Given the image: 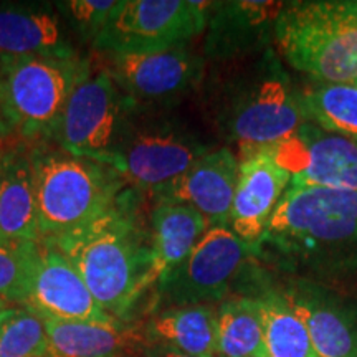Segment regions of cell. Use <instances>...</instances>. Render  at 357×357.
Segmentation results:
<instances>
[{
    "label": "cell",
    "mask_w": 357,
    "mask_h": 357,
    "mask_svg": "<svg viewBox=\"0 0 357 357\" xmlns=\"http://www.w3.org/2000/svg\"><path fill=\"white\" fill-rule=\"evenodd\" d=\"M45 242L73 263L101 310L116 321L132 323L137 305L158 284L149 217L142 212V192L131 185L84 225Z\"/></svg>",
    "instance_id": "cell-1"
},
{
    "label": "cell",
    "mask_w": 357,
    "mask_h": 357,
    "mask_svg": "<svg viewBox=\"0 0 357 357\" xmlns=\"http://www.w3.org/2000/svg\"><path fill=\"white\" fill-rule=\"evenodd\" d=\"M263 247L321 271L357 266V190L289 185L257 252Z\"/></svg>",
    "instance_id": "cell-2"
},
{
    "label": "cell",
    "mask_w": 357,
    "mask_h": 357,
    "mask_svg": "<svg viewBox=\"0 0 357 357\" xmlns=\"http://www.w3.org/2000/svg\"><path fill=\"white\" fill-rule=\"evenodd\" d=\"M40 238L68 235L95 218L128 187L114 169L78 158L50 141L29 144Z\"/></svg>",
    "instance_id": "cell-3"
},
{
    "label": "cell",
    "mask_w": 357,
    "mask_h": 357,
    "mask_svg": "<svg viewBox=\"0 0 357 357\" xmlns=\"http://www.w3.org/2000/svg\"><path fill=\"white\" fill-rule=\"evenodd\" d=\"M273 33L294 70L323 84L357 86V0L283 3Z\"/></svg>",
    "instance_id": "cell-4"
},
{
    "label": "cell",
    "mask_w": 357,
    "mask_h": 357,
    "mask_svg": "<svg viewBox=\"0 0 357 357\" xmlns=\"http://www.w3.org/2000/svg\"><path fill=\"white\" fill-rule=\"evenodd\" d=\"M212 100L213 121L238 149L276 146L310 121L303 95L294 91L276 58H261L252 77L231 78Z\"/></svg>",
    "instance_id": "cell-5"
},
{
    "label": "cell",
    "mask_w": 357,
    "mask_h": 357,
    "mask_svg": "<svg viewBox=\"0 0 357 357\" xmlns=\"http://www.w3.org/2000/svg\"><path fill=\"white\" fill-rule=\"evenodd\" d=\"M89 56H0V118L12 136L52 141L73 89L91 73Z\"/></svg>",
    "instance_id": "cell-6"
},
{
    "label": "cell",
    "mask_w": 357,
    "mask_h": 357,
    "mask_svg": "<svg viewBox=\"0 0 357 357\" xmlns=\"http://www.w3.org/2000/svg\"><path fill=\"white\" fill-rule=\"evenodd\" d=\"M208 151L212 147L181 119L164 111L136 109L106 166L128 185L154 194L189 171Z\"/></svg>",
    "instance_id": "cell-7"
},
{
    "label": "cell",
    "mask_w": 357,
    "mask_h": 357,
    "mask_svg": "<svg viewBox=\"0 0 357 357\" xmlns=\"http://www.w3.org/2000/svg\"><path fill=\"white\" fill-rule=\"evenodd\" d=\"M211 7L199 0H118L91 48L128 55L184 47L205 32Z\"/></svg>",
    "instance_id": "cell-8"
},
{
    "label": "cell",
    "mask_w": 357,
    "mask_h": 357,
    "mask_svg": "<svg viewBox=\"0 0 357 357\" xmlns=\"http://www.w3.org/2000/svg\"><path fill=\"white\" fill-rule=\"evenodd\" d=\"M136 108L105 66L78 84L66 102L52 141L66 153L106 164Z\"/></svg>",
    "instance_id": "cell-9"
},
{
    "label": "cell",
    "mask_w": 357,
    "mask_h": 357,
    "mask_svg": "<svg viewBox=\"0 0 357 357\" xmlns=\"http://www.w3.org/2000/svg\"><path fill=\"white\" fill-rule=\"evenodd\" d=\"M255 252L257 248L236 236L230 227H211L189 257L155 284L153 312L225 301Z\"/></svg>",
    "instance_id": "cell-10"
},
{
    "label": "cell",
    "mask_w": 357,
    "mask_h": 357,
    "mask_svg": "<svg viewBox=\"0 0 357 357\" xmlns=\"http://www.w3.org/2000/svg\"><path fill=\"white\" fill-rule=\"evenodd\" d=\"M102 66L137 111L171 109L200 86L205 73L204 56L189 45L153 53L105 55Z\"/></svg>",
    "instance_id": "cell-11"
},
{
    "label": "cell",
    "mask_w": 357,
    "mask_h": 357,
    "mask_svg": "<svg viewBox=\"0 0 357 357\" xmlns=\"http://www.w3.org/2000/svg\"><path fill=\"white\" fill-rule=\"evenodd\" d=\"M42 319L111 323L84 284L82 275L55 245L40 240L30 265L24 305Z\"/></svg>",
    "instance_id": "cell-12"
},
{
    "label": "cell",
    "mask_w": 357,
    "mask_h": 357,
    "mask_svg": "<svg viewBox=\"0 0 357 357\" xmlns=\"http://www.w3.org/2000/svg\"><path fill=\"white\" fill-rule=\"evenodd\" d=\"M273 147L291 172L296 187L357 190V142L307 121L300 131Z\"/></svg>",
    "instance_id": "cell-13"
},
{
    "label": "cell",
    "mask_w": 357,
    "mask_h": 357,
    "mask_svg": "<svg viewBox=\"0 0 357 357\" xmlns=\"http://www.w3.org/2000/svg\"><path fill=\"white\" fill-rule=\"evenodd\" d=\"M238 160V182L229 227L243 242L257 248L291 184V172L280 162L271 146L240 149Z\"/></svg>",
    "instance_id": "cell-14"
},
{
    "label": "cell",
    "mask_w": 357,
    "mask_h": 357,
    "mask_svg": "<svg viewBox=\"0 0 357 357\" xmlns=\"http://www.w3.org/2000/svg\"><path fill=\"white\" fill-rule=\"evenodd\" d=\"M240 160L230 147L208 151L171 184L155 190V202H177L195 208L211 227H229L238 182Z\"/></svg>",
    "instance_id": "cell-15"
},
{
    "label": "cell",
    "mask_w": 357,
    "mask_h": 357,
    "mask_svg": "<svg viewBox=\"0 0 357 357\" xmlns=\"http://www.w3.org/2000/svg\"><path fill=\"white\" fill-rule=\"evenodd\" d=\"M55 2H0V56H78Z\"/></svg>",
    "instance_id": "cell-16"
},
{
    "label": "cell",
    "mask_w": 357,
    "mask_h": 357,
    "mask_svg": "<svg viewBox=\"0 0 357 357\" xmlns=\"http://www.w3.org/2000/svg\"><path fill=\"white\" fill-rule=\"evenodd\" d=\"M305 323L318 357H357V307L318 284L296 281L283 291Z\"/></svg>",
    "instance_id": "cell-17"
},
{
    "label": "cell",
    "mask_w": 357,
    "mask_h": 357,
    "mask_svg": "<svg viewBox=\"0 0 357 357\" xmlns=\"http://www.w3.org/2000/svg\"><path fill=\"white\" fill-rule=\"evenodd\" d=\"M283 7L276 2H212L204 55L213 61L245 55L261 47Z\"/></svg>",
    "instance_id": "cell-18"
},
{
    "label": "cell",
    "mask_w": 357,
    "mask_h": 357,
    "mask_svg": "<svg viewBox=\"0 0 357 357\" xmlns=\"http://www.w3.org/2000/svg\"><path fill=\"white\" fill-rule=\"evenodd\" d=\"M0 238L42 240L26 142L0 147Z\"/></svg>",
    "instance_id": "cell-19"
},
{
    "label": "cell",
    "mask_w": 357,
    "mask_h": 357,
    "mask_svg": "<svg viewBox=\"0 0 357 357\" xmlns=\"http://www.w3.org/2000/svg\"><path fill=\"white\" fill-rule=\"evenodd\" d=\"M47 357H132L144 347L142 331L132 323H82L43 319Z\"/></svg>",
    "instance_id": "cell-20"
},
{
    "label": "cell",
    "mask_w": 357,
    "mask_h": 357,
    "mask_svg": "<svg viewBox=\"0 0 357 357\" xmlns=\"http://www.w3.org/2000/svg\"><path fill=\"white\" fill-rule=\"evenodd\" d=\"M215 307L176 306L154 311L142 329L144 344H162L192 357H217Z\"/></svg>",
    "instance_id": "cell-21"
},
{
    "label": "cell",
    "mask_w": 357,
    "mask_h": 357,
    "mask_svg": "<svg viewBox=\"0 0 357 357\" xmlns=\"http://www.w3.org/2000/svg\"><path fill=\"white\" fill-rule=\"evenodd\" d=\"M155 280L164 278L189 257L199 240L211 229L208 222L189 205L155 202L149 213Z\"/></svg>",
    "instance_id": "cell-22"
},
{
    "label": "cell",
    "mask_w": 357,
    "mask_h": 357,
    "mask_svg": "<svg viewBox=\"0 0 357 357\" xmlns=\"http://www.w3.org/2000/svg\"><path fill=\"white\" fill-rule=\"evenodd\" d=\"M257 300L268 357H318L310 333L283 293L266 289Z\"/></svg>",
    "instance_id": "cell-23"
},
{
    "label": "cell",
    "mask_w": 357,
    "mask_h": 357,
    "mask_svg": "<svg viewBox=\"0 0 357 357\" xmlns=\"http://www.w3.org/2000/svg\"><path fill=\"white\" fill-rule=\"evenodd\" d=\"M217 357H268L253 296L231 298L215 307Z\"/></svg>",
    "instance_id": "cell-24"
},
{
    "label": "cell",
    "mask_w": 357,
    "mask_h": 357,
    "mask_svg": "<svg viewBox=\"0 0 357 357\" xmlns=\"http://www.w3.org/2000/svg\"><path fill=\"white\" fill-rule=\"evenodd\" d=\"M311 123L357 142V86L323 84L303 93Z\"/></svg>",
    "instance_id": "cell-25"
},
{
    "label": "cell",
    "mask_w": 357,
    "mask_h": 357,
    "mask_svg": "<svg viewBox=\"0 0 357 357\" xmlns=\"http://www.w3.org/2000/svg\"><path fill=\"white\" fill-rule=\"evenodd\" d=\"M43 319L26 306L0 307V357H47Z\"/></svg>",
    "instance_id": "cell-26"
},
{
    "label": "cell",
    "mask_w": 357,
    "mask_h": 357,
    "mask_svg": "<svg viewBox=\"0 0 357 357\" xmlns=\"http://www.w3.org/2000/svg\"><path fill=\"white\" fill-rule=\"evenodd\" d=\"M37 243L0 238V307L24 305Z\"/></svg>",
    "instance_id": "cell-27"
},
{
    "label": "cell",
    "mask_w": 357,
    "mask_h": 357,
    "mask_svg": "<svg viewBox=\"0 0 357 357\" xmlns=\"http://www.w3.org/2000/svg\"><path fill=\"white\" fill-rule=\"evenodd\" d=\"M118 0H60L55 2L58 13L75 40L93 47L105 29Z\"/></svg>",
    "instance_id": "cell-28"
},
{
    "label": "cell",
    "mask_w": 357,
    "mask_h": 357,
    "mask_svg": "<svg viewBox=\"0 0 357 357\" xmlns=\"http://www.w3.org/2000/svg\"><path fill=\"white\" fill-rule=\"evenodd\" d=\"M141 354L142 357H192L162 344H144V347L141 349Z\"/></svg>",
    "instance_id": "cell-29"
},
{
    "label": "cell",
    "mask_w": 357,
    "mask_h": 357,
    "mask_svg": "<svg viewBox=\"0 0 357 357\" xmlns=\"http://www.w3.org/2000/svg\"><path fill=\"white\" fill-rule=\"evenodd\" d=\"M8 137H10V132H8L6 123L2 121V118H0V141H6Z\"/></svg>",
    "instance_id": "cell-30"
}]
</instances>
